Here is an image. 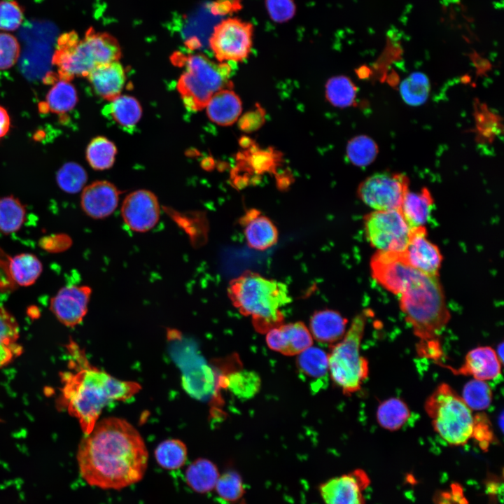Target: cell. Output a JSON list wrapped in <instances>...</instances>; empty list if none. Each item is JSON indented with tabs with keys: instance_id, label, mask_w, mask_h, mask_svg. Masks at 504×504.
<instances>
[{
	"instance_id": "6da1fadb",
	"label": "cell",
	"mask_w": 504,
	"mask_h": 504,
	"mask_svg": "<svg viewBox=\"0 0 504 504\" xmlns=\"http://www.w3.org/2000/svg\"><path fill=\"white\" fill-rule=\"evenodd\" d=\"M76 459L80 477L90 486L120 490L140 482L148 452L138 430L126 420L98 421L79 443Z\"/></svg>"
},
{
	"instance_id": "7a4b0ae2",
	"label": "cell",
	"mask_w": 504,
	"mask_h": 504,
	"mask_svg": "<svg viewBox=\"0 0 504 504\" xmlns=\"http://www.w3.org/2000/svg\"><path fill=\"white\" fill-rule=\"evenodd\" d=\"M69 347L72 370L60 374L61 402L69 414L78 421L84 435H88L98 421L104 407L115 400L131 398L141 387L137 382L116 379L92 366L74 342Z\"/></svg>"
},
{
	"instance_id": "3957f363",
	"label": "cell",
	"mask_w": 504,
	"mask_h": 504,
	"mask_svg": "<svg viewBox=\"0 0 504 504\" xmlns=\"http://www.w3.org/2000/svg\"><path fill=\"white\" fill-rule=\"evenodd\" d=\"M400 309L419 343V356L437 360L442 351L439 336L451 315L438 276L416 270L398 295Z\"/></svg>"
},
{
	"instance_id": "277c9868",
	"label": "cell",
	"mask_w": 504,
	"mask_h": 504,
	"mask_svg": "<svg viewBox=\"0 0 504 504\" xmlns=\"http://www.w3.org/2000/svg\"><path fill=\"white\" fill-rule=\"evenodd\" d=\"M227 293L233 306L250 316L255 329L262 332L282 323L281 309L291 301L285 284L252 271H246L232 279Z\"/></svg>"
},
{
	"instance_id": "5b68a950",
	"label": "cell",
	"mask_w": 504,
	"mask_h": 504,
	"mask_svg": "<svg viewBox=\"0 0 504 504\" xmlns=\"http://www.w3.org/2000/svg\"><path fill=\"white\" fill-rule=\"evenodd\" d=\"M121 56L118 41L111 34L88 29L83 36L74 30L61 34L56 41L52 64L59 80L71 82L76 77H88L97 66Z\"/></svg>"
},
{
	"instance_id": "8992f818",
	"label": "cell",
	"mask_w": 504,
	"mask_h": 504,
	"mask_svg": "<svg viewBox=\"0 0 504 504\" xmlns=\"http://www.w3.org/2000/svg\"><path fill=\"white\" fill-rule=\"evenodd\" d=\"M369 314L365 309L357 314L328 354L329 375L347 396L359 391L368 377V361L360 355V349Z\"/></svg>"
},
{
	"instance_id": "52a82bcc",
	"label": "cell",
	"mask_w": 504,
	"mask_h": 504,
	"mask_svg": "<svg viewBox=\"0 0 504 504\" xmlns=\"http://www.w3.org/2000/svg\"><path fill=\"white\" fill-rule=\"evenodd\" d=\"M180 57L185 70L178 80L177 89L189 110L205 108L215 93L232 88L229 62H214L200 53Z\"/></svg>"
},
{
	"instance_id": "ba28073f",
	"label": "cell",
	"mask_w": 504,
	"mask_h": 504,
	"mask_svg": "<svg viewBox=\"0 0 504 504\" xmlns=\"http://www.w3.org/2000/svg\"><path fill=\"white\" fill-rule=\"evenodd\" d=\"M435 431L448 444L463 445L472 438V410L449 384H439L425 402Z\"/></svg>"
},
{
	"instance_id": "9c48e42d",
	"label": "cell",
	"mask_w": 504,
	"mask_h": 504,
	"mask_svg": "<svg viewBox=\"0 0 504 504\" xmlns=\"http://www.w3.org/2000/svg\"><path fill=\"white\" fill-rule=\"evenodd\" d=\"M363 226L366 239L377 251H403L411 232L400 209L373 210L364 216Z\"/></svg>"
},
{
	"instance_id": "30bf717a",
	"label": "cell",
	"mask_w": 504,
	"mask_h": 504,
	"mask_svg": "<svg viewBox=\"0 0 504 504\" xmlns=\"http://www.w3.org/2000/svg\"><path fill=\"white\" fill-rule=\"evenodd\" d=\"M254 27L238 18H227L218 23L209 44L218 62H241L251 53Z\"/></svg>"
},
{
	"instance_id": "8fae6325",
	"label": "cell",
	"mask_w": 504,
	"mask_h": 504,
	"mask_svg": "<svg viewBox=\"0 0 504 504\" xmlns=\"http://www.w3.org/2000/svg\"><path fill=\"white\" fill-rule=\"evenodd\" d=\"M409 178L403 174H375L359 184L358 196L373 210L400 209L409 191Z\"/></svg>"
},
{
	"instance_id": "7c38bea8",
	"label": "cell",
	"mask_w": 504,
	"mask_h": 504,
	"mask_svg": "<svg viewBox=\"0 0 504 504\" xmlns=\"http://www.w3.org/2000/svg\"><path fill=\"white\" fill-rule=\"evenodd\" d=\"M370 267L373 279L385 290L398 296L416 270L407 263L402 251H376L370 258Z\"/></svg>"
},
{
	"instance_id": "4fadbf2b",
	"label": "cell",
	"mask_w": 504,
	"mask_h": 504,
	"mask_svg": "<svg viewBox=\"0 0 504 504\" xmlns=\"http://www.w3.org/2000/svg\"><path fill=\"white\" fill-rule=\"evenodd\" d=\"M91 295L92 288L87 285H66L50 299L49 309L62 324L74 328L85 316Z\"/></svg>"
},
{
	"instance_id": "5bb4252c",
	"label": "cell",
	"mask_w": 504,
	"mask_h": 504,
	"mask_svg": "<svg viewBox=\"0 0 504 504\" xmlns=\"http://www.w3.org/2000/svg\"><path fill=\"white\" fill-rule=\"evenodd\" d=\"M121 216L125 225L132 231L146 232L158 223L160 206L156 195L148 190L132 192L124 199Z\"/></svg>"
},
{
	"instance_id": "9a60e30c",
	"label": "cell",
	"mask_w": 504,
	"mask_h": 504,
	"mask_svg": "<svg viewBox=\"0 0 504 504\" xmlns=\"http://www.w3.org/2000/svg\"><path fill=\"white\" fill-rule=\"evenodd\" d=\"M370 483L367 473L356 469L328 479L318 489L324 504H365L363 491Z\"/></svg>"
},
{
	"instance_id": "2e32d148",
	"label": "cell",
	"mask_w": 504,
	"mask_h": 504,
	"mask_svg": "<svg viewBox=\"0 0 504 504\" xmlns=\"http://www.w3.org/2000/svg\"><path fill=\"white\" fill-rule=\"evenodd\" d=\"M403 257L412 268L432 276H438L442 262L439 248L427 238L425 226L411 229Z\"/></svg>"
},
{
	"instance_id": "e0dca14e",
	"label": "cell",
	"mask_w": 504,
	"mask_h": 504,
	"mask_svg": "<svg viewBox=\"0 0 504 504\" xmlns=\"http://www.w3.org/2000/svg\"><path fill=\"white\" fill-rule=\"evenodd\" d=\"M265 340L270 349L286 356L298 355L313 344L308 327L300 321L281 323L270 329Z\"/></svg>"
},
{
	"instance_id": "ac0fdd59",
	"label": "cell",
	"mask_w": 504,
	"mask_h": 504,
	"mask_svg": "<svg viewBox=\"0 0 504 504\" xmlns=\"http://www.w3.org/2000/svg\"><path fill=\"white\" fill-rule=\"evenodd\" d=\"M120 191L107 181H96L82 190L80 204L82 211L93 219H103L116 209Z\"/></svg>"
},
{
	"instance_id": "d6986e66",
	"label": "cell",
	"mask_w": 504,
	"mask_h": 504,
	"mask_svg": "<svg viewBox=\"0 0 504 504\" xmlns=\"http://www.w3.org/2000/svg\"><path fill=\"white\" fill-rule=\"evenodd\" d=\"M440 364L454 374L472 376L473 379L491 380L500 374L501 364L496 351L490 346H478L465 355L464 362L458 368Z\"/></svg>"
},
{
	"instance_id": "ffe728a7",
	"label": "cell",
	"mask_w": 504,
	"mask_h": 504,
	"mask_svg": "<svg viewBox=\"0 0 504 504\" xmlns=\"http://www.w3.org/2000/svg\"><path fill=\"white\" fill-rule=\"evenodd\" d=\"M247 245L257 251H265L278 241L279 233L274 223L256 209H251L241 218Z\"/></svg>"
},
{
	"instance_id": "44dd1931",
	"label": "cell",
	"mask_w": 504,
	"mask_h": 504,
	"mask_svg": "<svg viewBox=\"0 0 504 504\" xmlns=\"http://www.w3.org/2000/svg\"><path fill=\"white\" fill-rule=\"evenodd\" d=\"M87 78L95 93L109 102L120 95L126 80L124 67L119 61L97 66Z\"/></svg>"
},
{
	"instance_id": "7402d4cb",
	"label": "cell",
	"mask_w": 504,
	"mask_h": 504,
	"mask_svg": "<svg viewBox=\"0 0 504 504\" xmlns=\"http://www.w3.org/2000/svg\"><path fill=\"white\" fill-rule=\"evenodd\" d=\"M347 322L340 312L325 309L313 314L308 328L315 340L323 344H335L344 337Z\"/></svg>"
},
{
	"instance_id": "603a6c76",
	"label": "cell",
	"mask_w": 504,
	"mask_h": 504,
	"mask_svg": "<svg viewBox=\"0 0 504 504\" xmlns=\"http://www.w3.org/2000/svg\"><path fill=\"white\" fill-rule=\"evenodd\" d=\"M205 108L212 122L219 125L228 126L239 117L242 104L239 96L231 88H226L215 93Z\"/></svg>"
},
{
	"instance_id": "cb8c5ba5",
	"label": "cell",
	"mask_w": 504,
	"mask_h": 504,
	"mask_svg": "<svg viewBox=\"0 0 504 504\" xmlns=\"http://www.w3.org/2000/svg\"><path fill=\"white\" fill-rule=\"evenodd\" d=\"M103 113L127 132H132L141 119V106L136 99L130 95H119L110 101Z\"/></svg>"
},
{
	"instance_id": "d4e9b609",
	"label": "cell",
	"mask_w": 504,
	"mask_h": 504,
	"mask_svg": "<svg viewBox=\"0 0 504 504\" xmlns=\"http://www.w3.org/2000/svg\"><path fill=\"white\" fill-rule=\"evenodd\" d=\"M19 324L14 316L0 305V368L9 364L22 353L18 343Z\"/></svg>"
},
{
	"instance_id": "484cf974",
	"label": "cell",
	"mask_w": 504,
	"mask_h": 504,
	"mask_svg": "<svg viewBox=\"0 0 504 504\" xmlns=\"http://www.w3.org/2000/svg\"><path fill=\"white\" fill-rule=\"evenodd\" d=\"M434 203L430 192L423 188L419 192L406 193L400 206L401 213L409 227L412 229L424 226Z\"/></svg>"
},
{
	"instance_id": "4316f807",
	"label": "cell",
	"mask_w": 504,
	"mask_h": 504,
	"mask_svg": "<svg viewBox=\"0 0 504 504\" xmlns=\"http://www.w3.org/2000/svg\"><path fill=\"white\" fill-rule=\"evenodd\" d=\"M43 265L34 253L22 252L10 256V272L18 288L29 287L41 276Z\"/></svg>"
},
{
	"instance_id": "83f0119b",
	"label": "cell",
	"mask_w": 504,
	"mask_h": 504,
	"mask_svg": "<svg viewBox=\"0 0 504 504\" xmlns=\"http://www.w3.org/2000/svg\"><path fill=\"white\" fill-rule=\"evenodd\" d=\"M220 476L216 464L206 458H197L188 465L185 472L188 486L198 493H207L214 489Z\"/></svg>"
},
{
	"instance_id": "f1b7e54d",
	"label": "cell",
	"mask_w": 504,
	"mask_h": 504,
	"mask_svg": "<svg viewBox=\"0 0 504 504\" xmlns=\"http://www.w3.org/2000/svg\"><path fill=\"white\" fill-rule=\"evenodd\" d=\"M78 102L75 87L69 82L57 80L48 92L46 101L39 104L41 112L62 115L71 111Z\"/></svg>"
},
{
	"instance_id": "f546056e",
	"label": "cell",
	"mask_w": 504,
	"mask_h": 504,
	"mask_svg": "<svg viewBox=\"0 0 504 504\" xmlns=\"http://www.w3.org/2000/svg\"><path fill=\"white\" fill-rule=\"evenodd\" d=\"M296 364L304 377L316 382L325 381L329 374L328 354L311 346L298 355Z\"/></svg>"
},
{
	"instance_id": "4dcf8cb0",
	"label": "cell",
	"mask_w": 504,
	"mask_h": 504,
	"mask_svg": "<svg viewBox=\"0 0 504 504\" xmlns=\"http://www.w3.org/2000/svg\"><path fill=\"white\" fill-rule=\"evenodd\" d=\"M27 208L13 195L0 197V233L10 235L18 232L27 220Z\"/></svg>"
},
{
	"instance_id": "1f68e13d",
	"label": "cell",
	"mask_w": 504,
	"mask_h": 504,
	"mask_svg": "<svg viewBox=\"0 0 504 504\" xmlns=\"http://www.w3.org/2000/svg\"><path fill=\"white\" fill-rule=\"evenodd\" d=\"M410 416L409 407L399 398H390L383 401L377 407L376 418L382 428L396 431L406 424Z\"/></svg>"
},
{
	"instance_id": "d6a6232c",
	"label": "cell",
	"mask_w": 504,
	"mask_h": 504,
	"mask_svg": "<svg viewBox=\"0 0 504 504\" xmlns=\"http://www.w3.org/2000/svg\"><path fill=\"white\" fill-rule=\"evenodd\" d=\"M158 464L168 470L181 468L186 462L187 447L180 440L169 439L160 443L154 452Z\"/></svg>"
},
{
	"instance_id": "836d02e7",
	"label": "cell",
	"mask_w": 504,
	"mask_h": 504,
	"mask_svg": "<svg viewBox=\"0 0 504 504\" xmlns=\"http://www.w3.org/2000/svg\"><path fill=\"white\" fill-rule=\"evenodd\" d=\"M229 390L240 400L253 398L261 386V379L257 372L249 370H240L229 374L226 379Z\"/></svg>"
},
{
	"instance_id": "e575fe53",
	"label": "cell",
	"mask_w": 504,
	"mask_h": 504,
	"mask_svg": "<svg viewBox=\"0 0 504 504\" xmlns=\"http://www.w3.org/2000/svg\"><path fill=\"white\" fill-rule=\"evenodd\" d=\"M325 95L329 103L335 107L349 106L356 99V87L346 76H334L326 82Z\"/></svg>"
},
{
	"instance_id": "d590c367",
	"label": "cell",
	"mask_w": 504,
	"mask_h": 504,
	"mask_svg": "<svg viewBox=\"0 0 504 504\" xmlns=\"http://www.w3.org/2000/svg\"><path fill=\"white\" fill-rule=\"evenodd\" d=\"M117 149L115 144L104 136L94 138L86 149V159L96 170L109 169L114 163Z\"/></svg>"
},
{
	"instance_id": "8d00e7d4",
	"label": "cell",
	"mask_w": 504,
	"mask_h": 504,
	"mask_svg": "<svg viewBox=\"0 0 504 504\" xmlns=\"http://www.w3.org/2000/svg\"><path fill=\"white\" fill-rule=\"evenodd\" d=\"M88 175L85 170L76 162L64 164L56 174V182L58 187L69 194H75L85 186Z\"/></svg>"
},
{
	"instance_id": "74e56055",
	"label": "cell",
	"mask_w": 504,
	"mask_h": 504,
	"mask_svg": "<svg viewBox=\"0 0 504 504\" xmlns=\"http://www.w3.org/2000/svg\"><path fill=\"white\" fill-rule=\"evenodd\" d=\"M461 398L471 410L481 411L490 406L493 393L486 381L472 379L465 384Z\"/></svg>"
},
{
	"instance_id": "f35d334b",
	"label": "cell",
	"mask_w": 504,
	"mask_h": 504,
	"mask_svg": "<svg viewBox=\"0 0 504 504\" xmlns=\"http://www.w3.org/2000/svg\"><path fill=\"white\" fill-rule=\"evenodd\" d=\"M430 83L422 73H413L400 85V92L403 100L411 106L422 104L427 99Z\"/></svg>"
},
{
	"instance_id": "ab89813d",
	"label": "cell",
	"mask_w": 504,
	"mask_h": 504,
	"mask_svg": "<svg viewBox=\"0 0 504 504\" xmlns=\"http://www.w3.org/2000/svg\"><path fill=\"white\" fill-rule=\"evenodd\" d=\"M377 153V146L375 142L367 136H355L347 144V158L356 166L363 167L370 164L374 161Z\"/></svg>"
},
{
	"instance_id": "60d3db41",
	"label": "cell",
	"mask_w": 504,
	"mask_h": 504,
	"mask_svg": "<svg viewBox=\"0 0 504 504\" xmlns=\"http://www.w3.org/2000/svg\"><path fill=\"white\" fill-rule=\"evenodd\" d=\"M214 489L219 498L234 503L245 493V488L241 475L234 470H228L220 475Z\"/></svg>"
},
{
	"instance_id": "b9f144b4",
	"label": "cell",
	"mask_w": 504,
	"mask_h": 504,
	"mask_svg": "<svg viewBox=\"0 0 504 504\" xmlns=\"http://www.w3.org/2000/svg\"><path fill=\"white\" fill-rule=\"evenodd\" d=\"M24 21V11L15 0L0 1V31H14Z\"/></svg>"
},
{
	"instance_id": "7bdbcfd3",
	"label": "cell",
	"mask_w": 504,
	"mask_h": 504,
	"mask_svg": "<svg viewBox=\"0 0 504 504\" xmlns=\"http://www.w3.org/2000/svg\"><path fill=\"white\" fill-rule=\"evenodd\" d=\"M20 55L18 38L9 32L0 31V70L13 67Z\"/></svg>"
},
{
	"instance_id": "ee69618b",
	"label": "cell",
	"mask_w": 504,
	"mask_h": 504,
	"mask_svg": "<svg viewBox=\"0 0 504 504\" xmlns=\"http://www.w3.org/2000/svg\"><path fill=\"white\" fill-rule=\"evenodd\" d=\"M265 6L270 18L276 23L290 20L297 10L294 0H265Z\"/></svg>"
},
{
	"instance_id": "f6af8a7d",
	"label": "cell",
	"mask_w": 504,
	"mask_h": 504,
	"mask_svg": "<svg viewBox=\"0 0 504 504\" xmlns=\"http://www.w3.org/2000/svg\"><path fill=\"white\" fill-rule=\"evenodd\" d=\"M72 245V239L65 233L45 235L38 240V247L49 253H59L68 250Z\"/></svg>"
},
{
	"instance_id": "bcb514c9",
	"label": "cell",
	"mask_w": 504,
	"mask_h": 504,
	"mask_svg": "<svg viewBox=\"0 0 504 504\" xmlns=\"http://www.w3.org/2000/svg\"><path fill=\"white\" fill-rule=\"evenodd\" d=\"M493 432L487 417L484 414L474 416L472 438L479 442L482 448H486L493 440Z\"/></svg>"
},
{
	"instance_id": "7dc6e473",
	"label": "cell",
	"mask_w": 504,
	"mask_h": 504,
	"mask_svg": "<svg viewBox=\"0 0 504 504\" xmlns=\"http://www.w3.org/2000/svg\"><path fill=\"white\" fill-rule=\"evenodd\" d=\"M10 256L0 247V292L11 293L18 287L15 284L10 272Z\"/></svg>"
},
{
	"instance_id": "c3c4849f",
	"label": "cell",
	"mask_w": 504,
	"mask_h": 504,
	"mask_svg": "<svg viewBox=\"0 0 504 504\" xmlns=\"http://www.w3.org/2000/svg\"><path fill=\"white\" fill-rule=\"evenodd\" d=\"M265 119V112L260 106L245 113L239 120V127L246 132L253 131L260 127Z\"/></svg>"
},
{
	"instance_id": "681fc988",
	"label": "cell",
	"mask_w": 504,
	"mask_h": 504,
	"mask_svg": "<svg viewBox=\"0 0 504 504\" xmlns=\"http://www.w3.org/2000/svg\"><path fill=\"white\" fill-rule=\"evenodd\" d=\"M10 127V118L7 110L0 106V139L5 136Z\"/></svg>"
},
{
	"instance_id": "f907efd6",
	"label": "cell",
	"mask_w": 504,
	"mask_h": 504,
	"mask_svg": "<svg viewBox=\"0 0 504 504\" xmlns=\"http://www.w3.org/2000/svg\"><path fill=\"white\" fill-rule=\"evenodd\" d=\"M503 348H504V347H503V343L501 342V343L498 346V349H497V351H496V354H497V356H498V358H499V360H500V361L501 363H503Z\"/></svg>"
}]
</instances>
